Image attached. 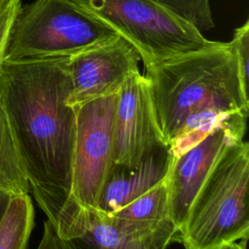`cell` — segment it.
<instances>
[{
	"instance_id": "ffe728a7",
	"label": "cell",
	"mask_w": 249,
	"mask_h": 249,
	"mask_svg": "<svg viewBox=\"0 0 249 249\" xmlns=\"http://www.w3.org/2000/svg\"><path fill=\"white\" fill-rule=\"evenodd\" d=\"M247 240L248 239H242L241 243H237L236 241L225 243V244L218 246L216 249H246Z\"/></svg>"
},
{
	"instance_id": "2e32d148",
	"label": "cell",
	"mask_w": 249,
	"mask_h": 249,
	"mask_svg": "<svg viewBox=\"0 0 249 249\" xmlns=\"http://www.w3.org/2000/svg\"><path fill=\"white\" fill-rule=\"evenodd\" d=\"M234 50L238 75L241 86L246 93H248L249 82V20L234 29L232 40L230 42Z\"/></svg>"
},
{
	"instance_id": "4fadbf2b",
	"label": "cell",
	"mask_w": 249,
	"mask_h": 249,
	"mask_svg": "<svg viewBox=\"0 0 249 249\" xmlns=\"http://www.w3.org/2000/svg\"><path fill=\"white\" fill-rule=\"evenodd\" d=\"M34 227V207L29 194L12 196L0 223V249H26Z\"/></svg>"
},
{
	"instance_id": "7a4b0ae2",
	"label": "cell",
	"mask_w": 249,
	"mask_h": 249,
	"mask_svg": "<svg viewBox=\"0 0 249 249\" xmlns=\"http://www.w3.org/2000/svg\"><path fill=\"white\" fill-rule=\"evenodd\" d=\"M144 67L158 123L173 159L219 126L246 128L249 95L241 86L230 42L213 41Z\"/></svg>"
},
{
	"instance_id": "ba28073f",
	"label": "cell",
	"mask_w": 249,
	"mask_h": 249,
	"mask_svg": "<svg viewBox=\"0 0 249 249\" xmlns=\"http://www.w3.org/2000/svg\"><path fill=\"white\" fill-rule=\"evenodd\" d=\"M114 163L134 167L155 148L167 145L160 128L149 80L132 73L119 90Z\"/></svg>"
},
{
	"instance_id": "e0dca14e",
	"label": "cell",
	"mask_w": 249,
	"mask_h": 249,
	"mask_svg": "<svg viewBox=\"0 0 249 249\" xmlns=\"http://www.w3.org/2000/svg\"><path fill=\"white\" fill-rule=\"evenodd\" d=\"M21 6V0H7L0 4V65L5 59L11 30Z\"/></svg>"
},
{
	"instance_id": "6da1fadb",
	"label": "cell",
	"mask_w": 249,
	"mask_h": 249,
	"mask_svg": "<svg viewBox=\"0 0 249 249\" xmlns=\"http://www.w3.org/2000/svg\"><path fill=\"white\" fill-rule=\"evenodd\" d=\"M69 56L4 59L0 102L36 202L53 224L70 196L76 111Z\"/></svg>"
},
{
	"instance_id": "44dd1931",
	"label": "cell",
	"mask_w": 249,
	"mask_h": 249,
	"mask_svg": "<svg viewBox=\"0 0 249 249\" xmlns=\"http://www.w3.org/2000/svg\"><path fill=\"white\" fill-rule=\"evenodd\" d=\"M5 1H7V0H0V4H2V3L5 2Z\"/></svg>"
},
{
	"instance_id": "3957f363",
	"label": "cell",
	"mask_w": 249,
	"mask_h": 249,
	"mask_svg": "<svg viewBox=\"0 0 249 249\" xmlns=\"http://www.w3.org/2000/svg\"><path fill=\"white\" fill-rule=\"evenodd\" d=\"M249 144H231L217 160L179 231L185 249H216L248 239Z\"/></svg>"
},
{
	"instance_id": "8fae6325",
	"label": "cell",
	"mask_w": 249,
	"mask_h": 249,
	"mask_svg": "<svg viewBox=\"0 0 249 249\" xmlns=\"http://www.w3.org/2000/svg\"><path fill=\"white\" fill-rule=\"evenodd\" d=\"M172 156L167 145L155 148L134 167L112 164L98 203L99 210L113 214L166 179Z\"/></svg>"
},
{
	"instance_id": "8992f818",
	"label": "cell",
	"mask_w": 249,
	"mask_h": 249,
	"mask_svg": "<svg viewBox=\"0 0 249 249\" xmlns=\"http://www.w3.org/2000/svg\"><path fill=\"white\" fill-rule=\"evenodd\" d=\"M119 92L74 106L76 134L69 198L87 208H98L114 162L115 119Z\"/></svg>"
},
{
	"instance_id": "d6986e66",
	"label": "cell",
	"mask_w": 249,
	"mask_h": 249,
	"mask_svg": "<svg viewBox=\"0 0 249 249\" xmlns=\"http://www.w3.org/2000/svg\"><path fill=\"white\" fill-rule=\"evenodd\" d=\"M11 197H12V195H10L6 192L0 191V223L6 213V210L8 208Z\"/></svg>"
},
{
	"instance_id": "30bf717a",
	"label": "cell",
	"mask_w": 249,
	"mask_h": 249,
	"mask_svg": "<svg viewBox=\"0 0 249 249\" xmlns=\"http://www.w3.org/2000/svg\"><path fill=\"white\" fill-rule=\"evenodd\" d=\"M246 128L222 125L177 158L167 175L168 217L180 231L189 209L209 172L231 144L243 140Z\"/></svg>"
},
{
	"instance_id": "277c9868",
	"label": "cell",
	"mask_w": 249,
	"mask_h": 249,
	"mask_svg": "<svg viewBox=\"0 0 249 249\" xmlns=\"http://www.w3.org/2000/svg\"><path fill=\"white\" fill-rule=\"evenodd\" d=\"M118 35L79 0H34L14 21L5 59L70 56Z\"/></svg>"
},
{
	"instance_id": "9c48e42d",
	"label": "cell",
	"mask_w": 249,
	"mask_h": 249,
	"mask_svg": "<svg viewBox=\"0 0 249 249\" xmlns=\"http://www.w3.org/2000/svg\"><path fill=\"white\" fill-rule=\"evenodd\" d=\"M138 51L118 35L69 56L71 106L118 93L126 79L139 71Z\"/></svg>"
},
{
	"instance_id": "5bb4252c",
	"label": "cell",
	"mask_w": 249,
	"mask_h": 249,
	"mask_svg": "<svg viewBox=\"0 0 249 249\" xmlns=\"http://www.w3.org/2000/svg\"><path fill=\"white\" fill-rule=\"evenodd\" d=\"M108 215L127 221L149 224L168 220L167 177L121 210Z\"/></svg>"
},
{
	"instance_id": "ac0fdd59",
	"label": "cell",
	"mask_w": 249,
	"mask_h": 249,
	"mask_svg": "<svg viewBox=\"0 0 249 249\" xmlns=\"http://www.w3.org/2000/svg\"><path fill=\"white\" fill-rule=\"evenodd\" d=\"M37 249H64L58 238L54 226L48 219L44 222L43 234Z\"/></svg>"
},
{
	"instance_id": "5b68a950",
	"label": "cell",
	"mask_w": 249,
	"mask_h": 249,
	"mask_svg": "<svg viewBox=\"0 0 249 249\" xmlns=\"http://www.w3.org/2000/svg\"><path fill=\"white\" fill-rule=\"evenodd\" d=\"M139 53L145 65L213 43L189 20L157 0H79Z\"/></svg>"
},
{
	"instance_id": "52a82bcc",
	"label": "cell",
	"mask_w": 249,
	"mask_h": 249,
	"mask_svg": "<svg viewBox=\"0 0 249 249\" xmlns=\"http://www.w3.org/2000/svg\"><path fill=\"white\" fill-rule=\"evenodd\" d=\"M64 249H166L178 240L171 220L132 222L68 199L53 224Z\"/></svg>"
},
{
	"instance_id": "7c38bea8",
	"label": "cell",
	"mask_w": 249,
	"mask_h": 249,
	"mask_svg": "<svg viewBox=\"0 0 249 249\" xmlns=\"http://www.w3.org/2000/svg\"><path fill=\"white\" fill-rule=\"evenodd\" d=\"M0 191L12 196L30 193L7 115L0 102Z\"/></svg>"
},
{
	"instance_id": "9a60e30c",
	"label": "cell",
	"mask_w": 249,
	"mask_h": 249,
	"mask_svg": "<svg viewBox=\"0 0 249 249\" xmlns=\"http://www.w3.org/2000/svg\"><path fill=\"white\" fill-rule=\"evenodd\" d=\"M171 9L200 31L211 29L215 26L210 0H157Z\"/></svg>"
}]
</instances>
